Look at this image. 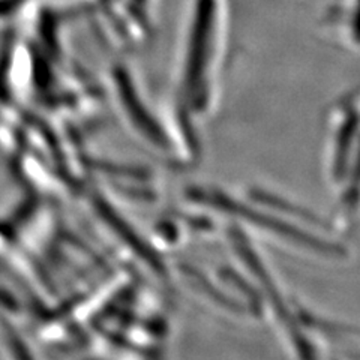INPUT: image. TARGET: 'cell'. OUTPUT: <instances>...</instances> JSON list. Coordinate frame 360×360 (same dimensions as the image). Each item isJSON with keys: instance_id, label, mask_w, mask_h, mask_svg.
<instances>
[]
</instances>
